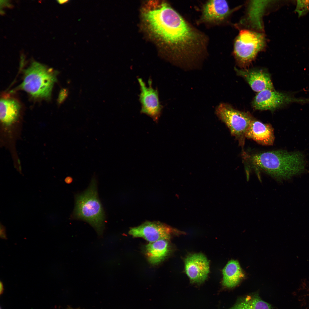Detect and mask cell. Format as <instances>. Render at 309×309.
I'll return each instance as SVG.
<instances>
[{"mask_svg":"<svg viewBox=\"0 0 309 309\" xmlns=\"http://www.w3.org/2000/svg\"><path fill=\"white\" fill-rule=\"evenodd\" d=\"M186 274L193 283L200 284L207 278L209 272V263L201 253L190 255L185 260Z\"/></svg>","mask_w":309,"mask_h":309,"instance_id":"8fae6325","label":"cell"},{"mask_svg":"<svg viewBox=\"0 0 309 309\" xmlns=\"http://www.w3.org/2000/svg\"><path fill=\"white\" fill-rule=\"evenodd\" d=\"M177 231L159 222L146 221L131 228L129 233L135 237H142L149 243L163 239L169 240Z\"/></svg>","mask_w":309,"mask_h":309,"instance_id":"9c48e42d","label":"cell"},{"mask_svg":"<svg viewBox=\"0 0 309 309\" xmlns=\"http://www.w3.org/2000/svg\"><path fill=\"white\" fill-rule=\"evenodd\" d=\"M144 18L151 30L167 45L176 38L184 19L166 3L147 12Z\"/></svg>","mask_w":309,"mask_h":309,"instance_id":"3957f363","label":"cell"},{"mask_svg":"<svg viewBox=\"0 0 309 309\" xmlns=\"http://www.w3.org/2000/svg\"><path fill=\"white\" fill-rule=\"evenodd\" d=\"M267 3L263 2H253L251 3L249 9V17L251 21L254 22V23L257 26L261 28V25L260 22V16L261 15L264 8Z\"/></svg>","mask_w":309,"mask_h":309,"instance_id":"ac0fdd59","label":"cell"},{"mask_svg":"<svg viewBox=\"0 0 309 309\" xmlns=\"http://www.w3.org/2000/svg\"><path fill=\"white\" fill-rule=\"evenodd\" d=\"M65 181L66 183H69L72 181V179L70 177H67L65 179Z\"/></svg>","mask_w":309,"mask_h":309,"instance_id":"7402d4cb","label":"cell"},{"mask_svg":"<svg viewBox=\"0 0 309 309\" xmlns=\"http://www.w3.org/2000/svg\"><path fill=\"white\" fill-rule=\"evenodd\" d=\"M265 43L263 34L248 30H241L233 47L234 55L238 64L243 66L249 64L263 49Z\"/></svg>","mask_w":309,"mask_h":309,"instance_id":"5b68a950","label":"cell"},{"mask_svg":"<svg viewBox=\"0 0 309 309\" xmlns=\"http://www.w3.org/2000/svg\"><path fill=\"white\" fill-rule=\"evenodd\" d=\"M309 11V1H297L295 11L299 17L302 16Z\"/></svg>","mask_w":309,"mask_h":309,"instance_id":"d6986e66","label":"cell"},{"mask_svg":"<svg viewBox=\"0 0 309 309\" xmlns=\"http://www.w3.org/2000/svg\"><path fill=\"white\" fill-rule=\"evenodd\" d=\"M68 1V0H64H64H63V1H59V3H61V4H63V3H66V2H67V1Z\"/></svg>","mask_w":309,"mask_h":309,"instance_id":"603a6c76","label":"cell"},{"mask_svg":"<svg viewBox=\"0 0 309 309\" xmlns=\"http://www.w3.org/2000/svg\"><path fill=\"white\" fill-rule=\"evenodd\" d=\"M137 79L140 90L139 96L141 105L140 112L148 116L154 121L157 122L163 108L160 102L158 90L153 88L151 79L148 80V86L142 78H138Z\"/></svg>","mask_w":309,"mask_h":309,"instance_id":"ba28073f","label":"cell"},{"mask_svg":"<svg viewBox=\"0 0 309 309\" xmlns=\"http://www.w3.org/2000/svg\"><path fill=\"white\" fill-rule=\"evenodd\" d=\"M68 94V90L66 89H62L60 91L58 98L59 103H61L66 98Z\"/></svg>","mask_w":309,"mask_h":309,"instance_id":"ffe728a7","label":"cell"},{"mask_svg":"<svg viewBox=\"0 0 309 309\" xmlns=\"http://www.w3.org/2000/svg\"><path fill=\"white\" fill-rule=\"evenodd\" d=\"M270 305L262 300L256 294L247 295L239 299L229 309H271Z\"/></svg>","mask_w":309,"mask_h":309,"instance_id":"e0dca14e","label":"cell"},{"mask_svg":"<svg viewBox=\"0 0 309 309\" xmlns=\"http://www.w3.org/2000/svg\"><path fill=\"white\" fill-rule=\"evenodd\" d=\"M97 185L96 179L93 177L87 189L75 195L71 217L88 223L100 235L104 230L105 216L98 197Z\"/></svg>","mask_w":309,"mask_h":309,"instance_id":"7a4b0ae2","label":"cell"},{"mask_svg":"<svg viewBox=\"0 0 309 309\" xmlns=\"http://www.w3.org/2000/svg\"><path fill=\"white\" fill-rule=\"evenodd\" d=\"M0 236L3 239H6V236L5 227L1 224H0Z\"/></svg>","mask_w":309,"mask_h":309,"instance_id":"44dd1931","label":"cell"},{"mask_svg":"<svg viewBox=\"0 0 309 309\" xmlns=\"http://www.w3.org/2000/svg\"><path fill=\"white\" fill-rule=\"evenodd\" d=\"M0 117L2 123L5 125H11L18 116L20 106L16 100L11 98L1 99Z\"/></svg>","mask_w":309,"mask_h":309,"instance_id":"9a60e30c","label":"cell"},{"mask_svg":"<svg viewBox=\"0 0 309 309\" xmlns=\"http://www.w3.org/2000/svg\"><path fill=\"white\" fill-rule=\"evenodd\" d=\"M201 23L211 25L221 23L227 18L231 11L225 0L208 1L203 5Z\"/></svg>","mask_w":309,"mask_h":309,"instance_id":"30bf717a","label":"cell"},{"mask_svg":"<svg viewBox=\"0 0 309 309\" xmlns=\"http://www.w3.org/2000/svg\"><path fill=\"white\" fill-rule=\"evenodd\" d=\"M245 137L252 139L261 144L267 146L272 145L275 138L272 126L254 119L246 131Z\"/></svg>","mask_w":309,"mask_h":309,"instance_id":"4fadbf2b","label":"cell"},{"mask_svg":"<svg viewBox=\"0 0 309 309\" xmlns=\"http://www.w3.org/2000/svg\"><path fill=\"white\" fill-rule=\"evenodd\" d=\"M56 80L55 72L34 62L25 70L21 88L34 97L47 98Z\"/></svg>","mask_w":309,"mask_h":309,"instance_id":"277c9868","label":"cell"},{"mask_svg":"<svg viewBox=\"0 0 309 309\" xmlns=\"http://www.w3.org/2000/svg\"><path fill=\"white\" fill-rule=\"evenodd\" d=\"M237 74L243 78L252 89L258 92L267 90H274L270 74L262 70H239L235 69Z\"/></svg>","mask_w":309,"mask_h":309,"instance_id":"7c38bea8","label":"cell"},{"mask_svg":"<svg viewBox=\"0 0 309 309\" xmlns=\"http://www.w3.org/2000/svg\"><path fill=\"white\" fill-rule=\"evenodd\" d=\"M168 239L159 240L149 243L145 247L146 254L149 262L157 265L167 256L170 251Z\"/></svg>","mask_w":309,"mask_h":309,"instance_id":"5bb4252c","label":"cell"},{"mask_svg":"<svg viewBox=\"0 0 309 309\" xmlns=\"http://www.w3.org/2000/svg\"><path fill=\"white\" fill-rule=\"evenodd\" d=\"M216 114L226 125L231 134L243 146L245 143V134L253 119L248 113L237 110L227 104L222 103L217 107Z\"/></svg>","mask_w":309,"mask_h":309,"instance_id":"8992f818","label":"cell"},{"mask_svg":"<svg viewBox=\"0 0 309 309\" xmlns=\"http://www.w3.org/2000/svg\"><path fill=\"white\" fill-rule=\"evenodd\" d=\"M222 272V284L228 288H232L237 285L244 276L238 262L235 260L229 261Z\"/></svg>","mask_w":309,"mask_h":309,"instance_id":"2e32d148","label":"cell"},{"mask_svg":"<svg viewBox=\"0 0 309 309\" xmlns=\"http://www.w3.org/2000/svg\"><path fill=\"white\" fill-rule=\"evenodd\" d=\"M255 168L279 180H286L304 172L305 162L300 152L279 150L255 154L248 157Z\"/></svg>","mask_w":309,"mask_h":309,"instance_id":"6da1fadb","label":"cell"},{"mask_svg":"<svg viewBox=\"0 0 309 309\" xmlns=\"http://www.w3.org/2000/svg\"><path fill=\"white\" fill-rule=\"evenodd\" d=\"M306 99L297 98L290 94L267 89L258 92L252 102L253 108L259 110L273 111L293 102L304 103Z\"/></svg>","mask_w":309,"mask_h":309,"instance_id":"52a82bcc","label":"cell"}]
</instances>
